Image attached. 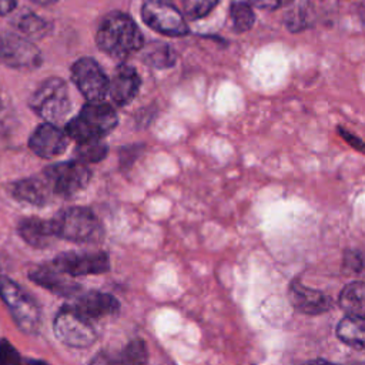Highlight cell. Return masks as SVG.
<instances>
[{"mask_svg": "<svg viewBox=\"0 0 365 365\" xmlns=\"http://www.w3.org/2000/svg\"><path fill=\"white\" fill-rule=\"evenodd\" d=\"M338 304L346 315L365 317V282L355 281L348 284L341 291Z\"/></svg>", "mask_w": 365, "mask_h": 365, "instance_id": "21", "label": "cell"}, {"mask_svg": "<svg viewBox=\"0 0 365 365\" xmlns=\"http://www.w3.org/2000/svg\"><path fill=\"white\" fill-rule=\"evenodd\" d=\"M50 264L68 277L101 274L110 268V259L101 251H68L57 255Z\"/></svg>", "mask_w": 365, "mask_h": 365, "instance_id": "11", "label": "cell"}, {"mask_svg": "<svg viewBox=\"0 0 365 365\" xmlns=\"http://www.w3.org/2000/svg\"><path fill=\"white\" fill-rule=\"evenodd\" d=\"M335 332L344 344L355 349H365V317L345 315L336 325Z\"/></svg>", "mask_w": 365, "mask_h": 365, "instance_id": "20", "label": "cell"}, {"mask_svg": "<svg viewBox=\"0 0 365 365\" xmlns=\"http://www.w3.org/2000/svg\"><path fill=\"white\" fill-rule=\"evenodd\" d=\"M53 328L57 339L71 348H87L97 339L93 321L74 311L70 305L58 311Z\"/></svg>", "mask_w": 365, "mask_h": 365, "instance_id": "6", "label": "cell"}, {"mask_svg": "<svg viewBox=\"0 0 365 365\" xmlns=\"http://www.w3.org/2000/svg\"><path fill=\"white\" fill-rule=\"evenodd\" d=\"M230 14H231L234 29L240 33L250 30L255 21L254 11L250 7V4H247L245 1H234L231 4Z\"/></svg>", "mask_w": 365, "mask_h": 365, "instance_id": "24", "label": "cell"}, {"mask_svg": "<svg viewBox=\"0 0 365 365\" xmlns=\"http://www.w3.org/2000/svg\"><path fill=\"white\" fill-rule=\"evenodd\" d=\"M17 0H0V14L6 16L16 9Z\"/></svg>", "mask_w": 365, "mask_h": 365, "instance_id": "31", "label": "cell"}, {"mask_svg": "<svg viewBox=\"0 0 365 365\" xmlns=\"http://www.w3.org/2000/svg\"><path fill=\"white\" fill-rule=\"evenodd\" d=\"M251 3L259 9L275 10V9H279V7L291 3V0H251Z\"/></svg>", "mask_w": 365, "mask_h": 365, "instance_id": "30", "label": "cell"}, {"mask_svg": "<svg viewBox=\"0 0 365 365\" xmlns=\"http://www.w3.org/2000/svg\"><path fill=\"white\" fill-rule=\"evenodd\" d=\"M11 192L20 201H26L34 205H44L54 197L53 190L43 173L40 175L16 182L11 188Z\"/></svg>", "mask_w": 365, "mask_h": 365, "instance_id": "18", "label": "cell"}, {"mask_svg": "<svg viewBox=\"0 0 365 365\" xmlns=\"http://www.w3.org/2000/svg\"><path fill=\"white\" fill-rule=\"evenodd\" d=\"M218 0H184L185 16L191 20L201 19L207 16L215 6Z\"/></svg>", "mask_w": 365, "mask_h": 365, "instance_id": "26", "label": "cell"}, {"mask_svg": "<svg viewBox=\"0 0 365 365\" xmlns=\"http://www.w3.org/2000/svg\"><path fill=\"white\" fill-rule=\"evenodd\" d=\"M30 278L40 287L58 295H66V297L73 295L80 288V285L73 279H70V277L67 278V274L58 271L51 264L36 268L30 274Z\"/></svg>", "mask_w": 365, "mask_h": 365, "instance_id": "17", "label": "cell"}, {"mask_svg": "<svg viewBox=\"0 0 365 365\" xmlns=\"http://www.w3.org/2000/svg\"><path fill=\"white\" fill-rule=\"evenodd\" d=\"M31 365H47V364H44L41 361H34V362H31Z\"/></svg>", "mask_w": 365, "mask_h": 365, "instance_id": "34", "label": "cell"}, {"mask_svg": "<svg viewBox=\"0 0 365 365\" xmlns=\"http://www.w3.org/2000/svg\"><path fill=\"white\" fill-rule=\"evenodd\" d=\"M148 351L143 339L135 338L117 352L101 351L93 356L90 365H147Z\"/></svg>", "mask_w": 365, "mask_h": 365, "instance_id": "15", "label": "cell"}, {"mask_svg": "<svg viewBox=\"0 0 365 365\" xmlns=\"http://www.w3.org/2000/svg\"><path fill=\"white\" fill-rule=\"evenodd\" d=\"M0 365H21L19 352L6 339L0 341Z\"/></svg>", "mask_w": 365, "mask_h": 365, "instance_id": "27", "label": "cell"}, {"mask_svg": "<svg viewBox=\"0 0 365 365\" xmlns=\"http://www.w3.org/2000/svg\"><path fill=\"white\" fill-rule=\"evenodd\" d=\"M0 63L17 70H34L43 63V57L27 37L3 33L0 34Z\"/></svg>", "mask_w": 365, "mask_h": 365, "instance_id": "9", "label": "cell"}, {"mask_svg": "<svg viewBox=\"0 0 365 365\" xmlns=\"http://www.w3.org/2000/svg\"><path fill=\"white\" fill-rule=\"evenodd\" d=\"M140 83V76L135 68L121 64L110 80L108 94L117 106H125L137 96Z\"/></svg>", "mask_w": 365, "mask_h": 365, "instance_id": "16", "label": "cell"}, {"mask_svg": "<svg viewBox=\"0 0 365 365\" xmlns=\"http://www.w3.org/2000/svg\"><path fill=\"white\" fill-rule=\"evenodd\" d=\"M68 144V135L53 123L40 124L29 140L30 150L41 158H54L63 154Z\"/></svg>", "mask_w": 365, "mask_h": 365, "instance_id": "12", "label": "cell"}, {"mask_svg": "<svg viewBox=\"0 0 365 365\" xmlns=\"http://www.w3.org/2000/svg\"><path fill=\"white\" fill-rule=\"evenodd\" d=\"M0 298L9 307L19 328L27 334H36L40 327V309L36 301L13 279L0 275Z\"/></svg>", "mask_w": 365, "mask_h": 365, "instance_id": "5", "label": "cell"}, {"mask_svg": "<svg viewBox=\"0 0 365 365\" xmlns=\"http://www.w3.org/2000/svg\"><path fill=\"white\" fill-rule=\"evenodd\" d=\"M0 103H1V100H0Z\"/></svg>", "mask_w": 365, "mask_h": 365, "instance_id": "35", "label": "cell"}, {"mask_svg": "<svg viewBox=\"0 0 365 365\" xmlns=\"http://www.w3.org/2000/svg\"><path fill=\"white\" fill-rule=\"evenodd\" d=\"M70 307L78 314H81L83 317H86L87 319L94 322L104 317L114 315L118 311L120 304L110 294L100 292V291H90L80 295L73 304H70Z\"/></svg>", "mask_w": 365, "mask_h": 365, "instance_id": "14", "label": "cell"}, {"mask_svg": "<svg viewBox=\"0 0 365 365\" xmlns=\"http://www.w3.org/2000/svg\"><path fill=\"white\" fill-rule=\"evenodd\" d=\"M29 103L31 110L47 123H58L70 111L67 84L57 77L47 78L34 90Z\"/></svg>", "mask_w": 365, "mask_h": 365, "instance_id": "4", "label": "cell"}, {"mask_svg": "<svg viewBox=\"0 0 365 365\" xmlns=\"http://www.w3.org/2000/svg\"><path fill=\"white\" fill-rule=\"evenodd\" d=\"M74 154L78 161L81 163H97L103 160L107 154V145L101 140H94V141H84L78 143Z\"/></svg>", "mask_w": 365, "mask_h": 365, "instance_id": "23", "label": "cell"}, {"mask_svg": "<svg viewBox=\"0 0 365 365\" xmlns=\"http://www.w3.org/2000/svg\"><path fill=\"white\" fill-rule=\"evenodd\" d=\"M175 53L167 44L155 41L143 48V61L155 68H167L175 63Z\"/></svg>", "mask_w": 365, "mask_h": 365, "instance_id": "22", "label": "cell"}, {"mask_svg": "<svg viewBox=\"0 0 365 365\" xmlns=\"http://www.w3.org/2000/svg\"><path fill=\"white\" fill-rule=\"evenodd\" d=\"M47 178L54 197H71L83 190L91 177L88 167L76 160L68 163L53 164L43 171Z\"/></svg>", "mask_w": 365, "mask_h": 365, "instance_id": "7", "label": "cell"}, {"mask_svg": "<svg viewBox=\"0 0 365 365\" xmlns=\"http://www.w3.org/2000/svg\"><path fill=\"white\" fill-rule=\"evenodd\" d=\"M288 295L292 307L307 315H318L327 312L332 307V299L327 294L309 288L299 281L291 282Z\"/></svg>", "mask_w": 365, "mask_h": 365, "instance_id": "13", "label": "cell"}, {"mask_svg": "<svg viewBox=\"0 0 365 365\" xmlns=\"http://www.w3.org/2000/svg\"><path fill=\"white\" fill-rule=\"evenodd\" d=\"M71 80L87 101H103L108 94L110 80L100 64L90 58H78L71 66Z\"/></svg>", "mask_w": 365, "mask_h": 365, "instance_id": "10", "label": "cell"}, {"mask_svg": "<svg viewBox=\"0 0 365 365\" xmlns=\"http://www.w3.org/2000/svg\"><path fill=\"white\" fill-rule=\"evenodd\" d=\"M118 123L115 110L103 101H88L83 106L80 113L73 117L67 125L66 133L77 143L101 140L115 128Z\"/></svg>", "mask_w": 365, "mask_h": 365, "instance_id": "2", "label": "cell"}, {"mask_svg": "<svg viewBox=\"0 0 365 365\" xmlns=\"http://www.w3.org/2000/svg\"><path fill=\"white\" fill-rule=\"evenodd\" d=\"M141 17L153 30L167 36H185L188 26L181 11L168 0H144Z\"/></svg>", "mask_w": 365, "mask_h": 365, "instance_id": "8", "label": "cell"}, {"mask_svg": "<svg viewBox=\"0 0 365 365\" xmlns=\"http://www.w3.org/2000/svg\"><path fill=\"white\" fill-rule=\"evenodd\" d=\"M338 133L352 148H355L356 151L365 153V143L359 137H356L355 134H352L351 131H348V130H345L342 127H338Z\"/></svg>", "mask_w": 365, "mask_h": 365, "instance_id": "28", "label": "cell"}, {"mask_svg": "<svg viewBox=\"0 0 365 365\" xmlns=\"http://www.w3.org/2000/svg\"><path fill=\"white\" fill-rule=\"evenodd\" d=\"M16 26L19 27V30L23 33L21 36L30 38H40L43 36H46L47 33V23L37 17L36 14H24L21 16Z\"/></svg>", "mask_w": 365, "mask_h": 365, "instance_id": "25", "label": "cell"}, {"mask_svg": "<svg viewBox=\"0 0 365 365\" xmlns=\"http://www.w3.org/2000/svg\"><path fill=\"white\" fill-rule=\"evenodd\" d=\"M97 46L113 58H124L143 48V34L134 20L120 11L103 17L97 36Z\"/></svg>", "mask_w": 365, "mask_h": 365, "instance_id": "1", "label": "cell"}, {"mask_svg": "<svg viewBox=\"0 0 365 365\" xmlns=\"http://www.w3.org/2000/svg\"><path fill=\"white\" fill-rule=\"evenodd\" d=\"M31 1H34L36 4H40V6H48V4L54 3L56 0H31Z\"/></svg>", "mask_w": 365, "mask_h": 365, "instance_id": "33", "label": "cell"}, {"mask_svg": "<svg viewBox=\"0 0 365 365\" xmlns=\"http://www.w3.org/2000/svg\"><path fill=\"white\" fill-rule=\"evenodd\" d=\"M57 238L73 242H98L103 227L94 212L84 207H70L51 220Z\"/></svg>", "mask_w": 365, "mask_h": 365, "instance_id": "3", "label": "cell"}, {"mask_svg": "<svg viewBox=\"0 0 365 365\" xmlns=\"http://www.w3.org/2000/svg\"><path fill=\"white\" fill-rule=\"evenodd\" d=\"M344 267L349 271H354V272H358L361 271V267H362V261H361V255L358 252H352V251H348L344 257Z\"/></svg>", "mask_w": 365, "mask_h": 365, "instance_id": "29", "label": "cell"}, {"mask_svg": "<svg viewBox=\"0 0 365 365\" xmlns=\"http://www.w3.org/2000/svg\"><path fill=\"white\" fill-rule=\"evenodd\" d=\"M19 234L27 244L37 248L48 247L57 238L51 220H41L37 217L21 220L19 224Z\"/></svg>", "mask_w": 365, "mask_h": 365, "instance_id": "19", "label": "cell"}, {"mask_svg": "<svg viewBox=\"0 0 365 365\" xmlns=\"http://www.w3.org/2000/svg\"><path fill=\"white\" fill-rule=\"evenodd\" d=\"M302 365H336V364H334V362H329V361H325V359H321V358H318V359H311V361H307L305 364H302Z\"/></svg>", "mask_w": 365, "mask_h": 365, "instance_id": "32", "label": "cell"}]
</instances>
